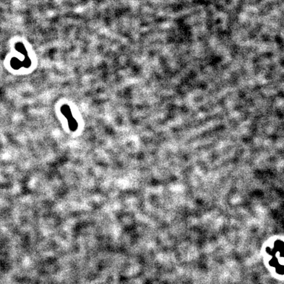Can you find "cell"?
Returning <instances> with one entry per match:
<instances>
[{"mask_svg": "<svg viewBox=\"0 0 284 284\" xmlns=\"http://www.w3.org/2000/svg\"><path fill=\"white\" fill-rule=\"evenodd\" d=\"M67 119H68V125H69V127H70V129L72 131H75L77 129V127H78V124H77V121H76V120L74 119L72 115L68 116Z\"/></svg>", "mask_w": 284, "mask_h": 284, "instance_id": "obj_1", "label": "cell"}]
</instances>
